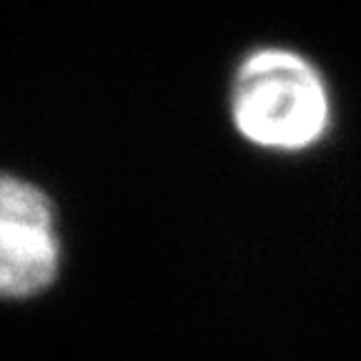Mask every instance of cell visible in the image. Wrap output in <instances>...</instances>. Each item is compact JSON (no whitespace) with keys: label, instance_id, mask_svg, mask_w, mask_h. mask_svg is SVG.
<instances>
[{"label":"cell","instance_id":"1","mask_svg":"<svg viewBox=\"0 0 361 361\" xmlns=\"http://www.w3.org/2000/svg\"><path fill=\"white\" fill-rule=\"evenodd\" d=\"M228 113L243 141L269 153H304L334 126L326 75L309 56L286 45H259L236 63Z\"/></svg>","mask_w":361,"mask_h":361},{"label":"cell","instance_id":"2","mask_svg":"<svg viewBox=\"0 0 361 361\" xmlns=\"http://www.w3.org/2000/svg\"><path fill=\"white\" fill-rule=\"evenodd\" d=\"M63 259L51 193L28 176L0 169V296H33L56 279Z\"/></svg>","mask_w":361,"mask_h":361}]
</instances>
